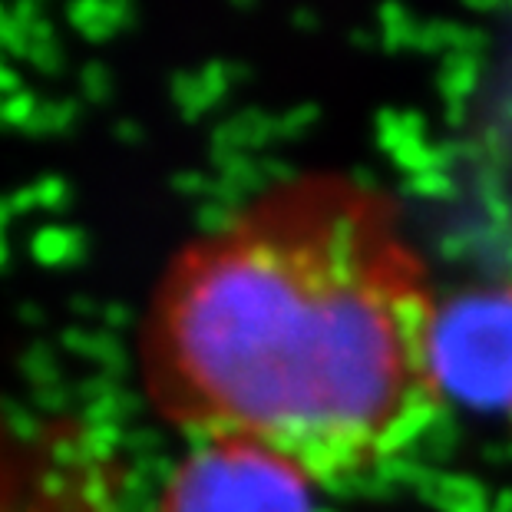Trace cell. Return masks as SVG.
<instances>
[{
    "label": "cell",
    "mask_w": 512,
    "mask_h": 512,
    "mask_svg": "<svg viewBox=\"0 0 512 512\" xmlns=\"http://www.w3.org/2000/svg\"><path fill=\"white\" fill-rule=\"evenodd\" d=\"M143 390L169 427L281 456L321 489L420 450L450 407L446 308L400 205L311 169L185 242L139 331Z\"/></svg>",
    "instance_id": "cell-1"
},
{
    "label": "cell",
    "mask_w": 512,
    "mask_h": 512,
    "mask_svg": "<svg viewBox=\"0 0 512 512\" xmlns=\"http://www.w3.org/2000/svg\"><path fill=\"white\" fill-rule=\"evenodd\" d=\"M314 479L238 440H195L162 483L156 512H318Z\"/></svg>",
    "instance_id": "cell-2"
},
{
    "label": "cell",
    "mask_w": 512,
    "mask_h": 512,
    "mask_svg": "<svg viewBox=\"0 0 512 512\" xmlns=\"http://www.w3.org/2000/svg\"><path fill=\"white\" fill-rule=\"evenodd\" d=\"M503 298H506L509 314H512V281L503 288ZM506 420H509V427H512V380H509V390H506Z\"/></svg>",
    "instance_id": "cell-3"
}]
</instances>
